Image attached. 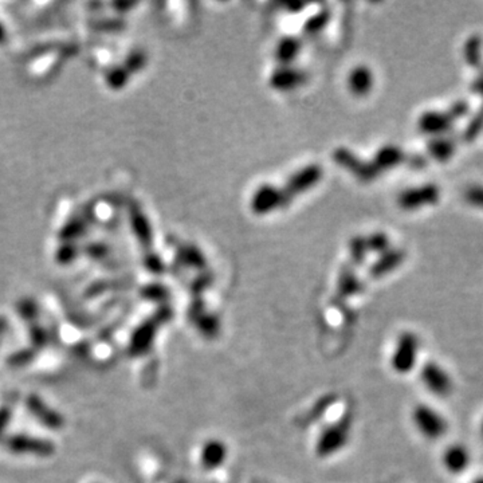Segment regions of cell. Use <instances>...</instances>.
<instances>
[{"instance_id": "obj_1", "label": "cell", "mask_w": 483, "mask_h": 483, "mask_svg": "<svg viewBox=\"0 0 483 483\" xmlns=\"http://www.w3.org/2000/svg\"><path fill=\"white\" fill-rule=\"evenodd\" d=\"M440 199V189L436 184H424L421 187L404 191L399 203L404 210H418L427 206H434Z\"/></svg>"}, {"instance_id": "obj_2", "label": "cell", "mask_w": 483, "mask_h": 483, "mask_svg": "<svg viewBox=\"0 0 483 483\" xmlns=\"http://www.w3.org/2000/svg\"><path fill=\"white\" fill-rule=\"evenodd\" d=\"M414 422L418 429L428 439H438L447 431L446 421L431 407L418 405L414 411Z\"/></svg>"}, {"instance_id": "obj_3", "label": "cell", "mask_w": 483, "mask_h": 483, "mask_svg": "<svg viewBox=\"0 0 483 483\" xmlns=\"http://www.w3.org/2000/svg\"><path fill=\"white\" fill-rule=\"evenodd\" d=\"M422 380L427 390L438 396H447L453 390V381L450 376L435 362H427L424 365Z\"/></svg>"}, {"instance_id": "obj_4", "label": "cell", "mask_w": 483, "mask_h": 483, "mask_svg": "<svg viewBox=\"0 0 483 483\" xmlns=\"http://www.w3.org/2000/svg\"><path fill=\"white\" fill-rule=\"evenodd\" d=\"M416 352H418L416 337L411 333H405L404 335H401L393 356L394 369L401 373L411 370L416 362Z\"/></svg>"}, {"instance_id": "obj_5", "label": "cell", "mask_w": 483, "mask_h": 483, "mask_svg": "<svg viewBox=\"0 0 483 483\" xmlns=\"http://www.w3.org/2000/svg\"><path fill=\"white\" fill-rule=\"evenodd\" d=\"M453 121L447 112L428 110L424 112L419 119V129L429 136H443L451 126Z\"/></svg>"}, {"instance_id": "obj_6", "label": "cell", "mask_w": 483, "mask_h": 483, "mask_svg": "<svg viewBox=\"0 0 483 483\" xmlns=\"http://www.w3.org/2000/svg\"><path fill=\"white\" fill-rule=\"evenodd\" d=\"M469 462H470L469 451L464 446H460V445L450 446L443 455V463L446 469L455 474L463 471L469 466Z\"/></svg>"}, {"instance_id": "obj_7", "label": "cell", "mask_w": 483, "mask_h": 483, "mask_svg": "<svg viewBox=\"0 0 483 483\" xmlns=\"http://www.w3.org/2000/svg\"><path fill=\"white\" fill-rule=\"evenodd\" d=\"M455 150H456L455 141L453 139H449L445 136L435 137L428 143V152L431 157L439 163H445L450 160L455 153Z\"/></svg>"}, {"instance_id": "obj_8", "label": "cell", "mask_w": 483, "mask_h": 483, "mask_svg": "<svg viewBox=\"0 0 483 483\" xmlns=\"http://www.w3.org/2000/svg\"><path fill=\"white\" fill-rule=\"evenodd\" d=\"M482 38L480 35H471L464 43L463 57L470 67L478 69L482 66Z\"/></svg>"}, {"instance_id": "obj_9", "label": "cell", "mask_w": 483, "mask_h": 483, "mask_svg": "<svg viewBox=\"0 0 483 483\" xmlns=\"http://www.w3.org/2000/svg\"><path fill=\"white\" fill-rule=\"evenodd\" d=\"M483 132V105L473 115V117L467 122V126L463 133V139L466 143H473Z\"/></svg>"}, {"instance_id": "obj_10", "label": "cell", "mask_w": 483, "mask_h": 483, "mask_svg": "<svg viewBox=\"0 0 483 483\" xmlns=\"http://www.w3.org/2000/svg\"><path fill=\"white\" fill-rule=\"evenodd\" d=\"M404 258V254L403 251L400 250H396V251H391L387 254V257H384L376 266V272L377 274H381V272H388L393 269L394 266H397Z\"/></svg>"}, {"instance_id": "obj_11", "label": "cell", "mask_w": 483, "mask_h": 483, "mask_svg": "<svg viewBox=\"0 0 483 483\" xmlns=\"http://www.w3.org/2000/svg\"><path fill=\"white\" fill-rule=\"evenodd\" d=\"M403 160V153L397 148H386L379 153L377 163L381 167H392Z\"/></svg>"}, {"instance_id": "obj_12", "label": "cell", "mask_w": 483, "mask_h": 483, "mask_svg": "<svg viewBox=\"0 0 483 483\" xmlns=\"http://www.w3.org/2000/svg\"><path fill=\"white\" fill-rule=\"evenodd\" d=\"M464 200L477 209L483 210V187L482 185H473L466 189Z\"/></svg>"}, {"instance_id": "obj_13", "label": "cell", "mask_w": 483, "mask_h": 483, "mask_svg": "<svg viewBox=\"0 0 483 483\" xmlns=\"http://www.w3.org/2000/svg\"><path fill=\"white\" fill-rule=\"evenodd\" d=\"M470 110V105L466 101H456L450 106V109L447 110L449 116L453 119V122L462 117H464Z\"/></svg>"}, {"instance_id": "obj_14", "label": "cell", "mask_w": 483, "mask_h": 483, "mask_svg": "<svg viewBox=\"0 0 483 483\" xmlns=\"http://www.w3.org/2000/svg\"><path fill=\"white\" fill-rule=\"evenodd\" d=\"M471 91H474V93H477V94H480V95H482L483 97V73L473 82V85H471Z\"/></svg>"}, {"instance_id": "obj_15", "label": "cell", "mask_w": 483, "mask_h": 483, "mask_svg": "<svg viewBox=\"0 0 483 483\" xmlns=\"http://www.w3.org/2000/svg\"><path fill=\"white\" fill-rule=\"evenodd\" d=\"M474 483H483V478L482 480H478V481H475Z\"/></svg>"}, {"instance_id": "obj_16", "label": "cell", "mask_w": 483, "mask_h": 483, "mask_svg": "<svg viewBox=\"0 0 483 483\" xmlns=\"http://www.w3.org/2000/svg\"><path fill=\"white\" fill-rule=\"evenodd\" d=\"M481 432H482V435H483V421H482V425H481Z\"/></svg>"}]
</instances>
